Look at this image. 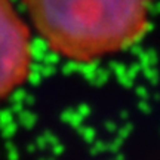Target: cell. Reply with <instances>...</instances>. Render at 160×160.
I'll use <instances>...</instances> for the list:
<instances>
[{
    "instance_id": "6da1fadb",
    "label": "cell",
    "mask_w": 160,
    "mask_h": 160,
    "mask_svg": "<svg viewBox=\"0 0 160 160\" xmlns=\"http://www.w3.org/2000/svg\"><path fill=\"white\" fill-rule=\"evenodd\" d=\"M57 55L88 62L123 51L145 27L150 0H22Z\"/></svg>"
},
{
    "instance_id": "7a4b0ae2",
    "label": "cell",
    "mask_w": 160,
    "mask_h": 160,
    "mask_svg": "<svg viewBox=\"0 0 160 160\" xmlns=\"http://www.w3.org/2000/svg\"><path fill=\"white\" fill-rule=\"evenodd\" d=\"M31 68V40L12 0H0V104L27 80Z\"/></svg>"
}]
</instances>
